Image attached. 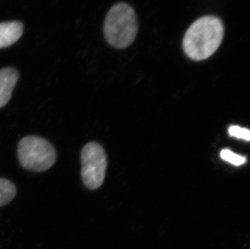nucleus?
<instances>
[{
	"label": "nucleus",
	"instance_id": "20e7f679",
	"mask_svg": "<svg viewBox=\"0 0 250 249\" xmlns=\"http://www.w3.org/2000/svg\"><path fill=\"white\" fill-rule=\"evenodd\" d=\"M107 168L106 155L97 143H89L81 151V176L90 189L99 188L104 182Z\"/></svg>",
	"mask_w": 250,
	"mask_h": 249
},
{
	"label": "nucleus",
	"instance_id": "0eeeda50",
	"mask_svg": "<svg viewBox=\"0 0 250 249\" xmlns=\"http://www.w3.org/2000/svg\"><path fill=\"white\" fill-rule=\"evenodd\" d=\"M17 195V187L12 181L0 178V207L12 202Z\"/></svg>",
	"mask_w": 250,
	"mask_h": 249
},
{
	"label": "nucleus",
	"instance_id": "6e6552de",
	"mask_svg": "<svg viewBox=\"0 0 250 249\" xmlns=\"http://www.w3.org/2000/svg\"><path fill=\"white\" fill-rule=\"evenodd\" d=\"M220 157L226 162L235 166H241L246 162V158L234 153L229 149H224L220 152Z\"/></svg>",
	"mask_w": 250,
	"mask_h": 249
},
{
	"label": "nucleus",
	"instance_id": "1a4fd4ad",
	"mask_svg": "<svg viewBox=\"0 0 250 249\" xmlns=\"http://www.w3.org/2000/svg\"><path fill=\"white\" fill-rule=\"evenodd\" d=\"M229 133L231 136L235 137L236 139L250 141V131L246 128H242L238 125H231L229 127Z\"/></svg>",
	"mask_w": 250,
	"mask_h": 249
},
{
	"label": "nucleus",
	"instance_id": "7ed1b4c3",
	"mask_svg": "<svg viewBox=\"0 0 250 249\" xmlns=\"http://www.w3.org/2000/svg\"><path fill=\"white\" fill-rule=\"evenodd\" d=\"M17 156L22 167L31 172L47 171L57 160L56 150L52 144L37 135H28L19 142Z\"/></svg>",
	"mask_w": 250,
	"mask_h": 249
},
{
	"label": "nucleus",
	"instance_id": "f257e3e1",
	"mask_svg": "<svg viewBox=\"0 0 250 249\" xmlns=\"http://www.w3.org/2000/svg\"><path fill=\"white\" fill-rule=\"evenodd\" d=\"M224 31L222 21L217 17H201L185 34L182 42L185 54L194 61L208 59L220 47Z\"/></svg>",
	"mask_w": 250,
	"mask_h": 249
},
{
	"label": "nucleus",
	"instance_id": "f03ea898",
	"mask_svg": "<svg viewBox=\"0 0 250 249\" xmlns=\"http://www.w3.org/2000/svg\"><path fill=\"white\" fill-rule=\"evenodd\" d=\"M138 20L130 5L120 2L114 5L104 21V34L109 45L117 49L130 46L137 36Z\"/></svg>",
	"mask_w": 250,
	"mask_h": 249
},
{
	"label": "nucleus",
	"instance_id": "423d86ee",
	"mask_svg": "<svg viewBox=\"0 0 250 249\" xmlns=\"http://www.w3.org/2000/svg\"><path fill=\"white\" fill-rule=\"evenodd\" d=\"M23 33V25L18 21L0 23V48L17 42Z\"/></svg>",
	"mask_w": 250,
	"mask_h": 249
},
{
	"label": "nucleus",
	"instance_id": "39448f33",
	"mask_svg": "<svg viewBox=\"0 0 250 249\" xmlns=\"http://www.w3.org/2000/svg\"><path fill=\"white\" fill-rule=\"evenodd\" d=\"M19 77V72L12 67L0 70V108L9 102Z\"/></svg>",
	"mask_w": 250,
	"mask_h": 249
}]
</instances>
